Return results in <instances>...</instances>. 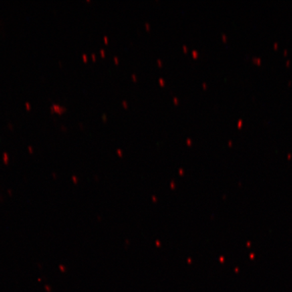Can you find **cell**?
Returning a JSON list of instances; mask_svg holds the SVG:
<instances>
[{
  "mask_svg": "<svg viewBox=\"0 0 292 292\" xmlns=\"http://www.w3.org/2000/svg\"><path fill=\"white\" fill-rule=\"evenodd\" d=\"M67 110V108L65 107H63L59 106L57 104H53L52 106L50 107L51 112H56L57 114H62L63 112H65Z\"/></svg>",
  "mask_w": 292,
  "mask_h": 292,
  "instance_id": "obj_1",
  "label": "cell"
},
{
  "mask_svg": "<svg viewBox=\"0 0 292 292\" xmlns=\"http://www.w3.org/2000/svg\"><path fill=\"white\" fill-rule=\"evenodd\" d=\"M25 106L26 108H27V110H31V104H30L29 102L25 103Z\"/></svg>",
  "mask_w": 292,
  "mask_h": 292,
  "instance_id": "obj_2",
  "label": "cell"
},
{
  "mask_svg": "<svg viewBox=\"0 0 292 292\" xmlns=\"http://www.w3.org/2000/svg\"><path fill=\"white\" fill-rule=\"evenodd\" d=\"M83 59H84V61H86V59H87L86 55H85V54L83 55Z\"/></svg>",
  "mask_w": 292,
  "mask_h": 292,
  "instance_id": "obj_3",
  "label": "cell"
}]
</instances>
